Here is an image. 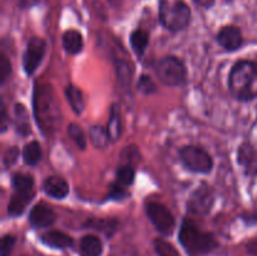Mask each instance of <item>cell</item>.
Listing matches in <instances>:
<instances>
[{
  "label": "cell",
  "mask_w": 257,
  "mask_h": 256,
  "mask_svg": "<svg viewBox=\"0 0 257 256\" xmlns=\"http://www.w3.org/2000/svg\"><path fill=\"white\" fill-rule=\"evenodd\" d=\"M160 22L171 32L186 29L191 22V9L183 0H160Z\"/></svg>",
  "instance_id": "4"
},
{
  "label": "cell",
  "mask_w": 257,
  "mask_h": 256,
  "mask_svg": "<svg viewBox=\"0 0 257 256\" xmlns=\"http://www.w3.org/2000/svg\"><path fill=\"white\" fill-rule=\"evenodd\" d=\"M23 160L27 165L35 166L42 160V147L37 141L27 143L23 150Z\"/></svg>",
  "instance_id": "23"
},
{
  "label": "cell",
  "mask_w": 257,
  "mask_h": 256,
  "mask_svg": "<svg viewBox=\"0 0 257 256\" xmlns=\"http://www.w3.org/2000/svg\"><path fill=\"white\" fill-rule=\"evenodd\" d=\"M178 237L183 247L191 255L207 253L215 250L218 245L212 233L200 230V227L191 220L183 221Z\"/></svg>",
  "instance_id": "3"
},
{
  "label": "cell",
  "mask_w": 257,
  "mask_h": 256,
  "mask_svg": "<svg viewBox=\"0 0 257 256\" xmlns=\"http://www.w3.org/2000/svg\"><path fill=\"white\" fill-rule=\"evenodd\" d=\"M42 242L53 248H67L73 246V238L62 231H49L42 236Z\"/></svg>",
  "instance_id": "15"
},
{
  "label": "cell",
  "mask_w": 257,
  "mask_h": 256,
  "mask_svg": "<svg viewBox=\"0 0 257 256\" xmlns=\"http://www.w3.org/2000/svg\"><path fill=\"white\" fill-rule=\"evenodd\" d=\"M12 185L14 190L34 191V178L24 173H15L12 178Z\"/></svg>",
  "instance_id": "26"
},
{
  "label": "cell",
  "mask_w": 257,
  "mask_h": 256,
  "mask_svg": "<svg viewBox=\"0 0 257 256\" xmlns=\"http://www.w3.org/2000/svg\"><path fill=\"white\" fill-rule=\"evenodd\" d=\"M8 125V117H7V110H5L4 103L2 104V122H0V127H2L3 132H5Z\"/></svg>",
  "instance_id": "35"
},
{
  "label": "cell",
  "mask_w": 257,
  "mask_h": 256,
  "mask_svg": "<svg viewBox=\"0 0 257 256\" xmlns=\"http://www.w3.org/2000/svg\"><path fill=\"white\" fill-rule=\"evenodd\" d=\"M10 72H12L10 60L8 59V57L4 53H2V54H0V80H2V83H4L5 80L8 79Z\"/></svg>",
  "instance_id": "33"
},
{
  "label": "cell",
  "mask_w": 257,
  "mask_h": 256,
  "mask_svg": "<svg viewBox=\"0 0 257 256\" xmlns=\"http://www.w3.org/2000/svg\"><path fill=\"white\" fill-rule=\"evenodd\" d=\"M15 127L22 136H27L30 133L29 113L23 104L15 105Z\"/></svg>",
  "instance_id": "22"
},
{
  "label": "cell",
  "mask_w": 257,
  "mask_h": 256,
  "mask_svg": "<svg viewBox=\"0 0 257 256\" xmlns=\"http://www.w3.org/2000/svg\"><path fill=\"white\" fill-rule=\"evenodd\" d=\"M237 161L248 176L257 175V146L245 142L237 151Z\"/></svg>",
  "instance_id": "11"
},
{
  "label": "cell",
  "mask_w": 257,
  "mask_h": 256,
  "mask_svg": "<svg viewBox=\"0 0 257 256\" xmlns=\"http://www.w3.org/2000/svg\"><path fill=\"white\" fill-rule=\"evenodd\" d=\"M63 48L69 54H78L83 49V38L78 30L70 29L63 34Z\"/></svg>",
  "instance_id": "17"
},
{
  "label": "cell",
  "mask_w": 257,
  "mask_h": 256,
  "mask_svg": "<svg viewBox=\"0 0 257 256\" xmlns=\"http://www.w3.org/2000/svg\"><path fill=\"white\" fill-rule=\"evenodd\" d=\"M108 3L110 5H113V7H119L122 4V0H108Z\"/></svg>",
  "instance_id": "38"
},
{
  "label": "cell",
  "mask_w": 257,
  "mask_h": 256,
  "mask_svg": "<svg viewBox=\"0 0 257 256\" xmlns=\"http://www.w3.org/2000/svg\"><path fill=\"white\" fill-rule=\"evenodd\" d=\"M228 88L238 100L257 97V62L240 60L233 65L228 77Z\"/></svg>",
  "instance_id": "2"
},
{
  "label": "cell",
  "mask_w": 257,
  "mask_h": 256,
  "mask_svg": "<svg viewBox=\"0 0 257 256\" xmlns=\"http://www.w3.org/2000/svg\"><path fill=\"white\" fill-rule=\"evenodd\" d=\"M107 132L109 135L110 142H117L118 138L122 135V120H120V109L118 104H112L110 107V115L108 120Z\"/></svg>",
  "instance_id": "16"
},
{
  "label": "cell",
  "mask_w": 257,
  "mask_h": 256,
  "mask_svg": "<svg viewBox=\"0 0 257 256\" xmlns=\"http://www.w3.org/2000/svg\"><path fill=\"white\" fill-rule=\"evenodd\" d=\"M65 97H67L68 103L72 107L73 112L75 114H82L83 110H84V98H83L82 90L75 85H69L65 89Z\"/></svg>",
  "instance_id": "21"
},
{
  "label": "cell",
  "mask_w": 257,
  "mask_h": 256,
  "mask_svg": "<svg viewBox=\"0 0 257 256\" xmlns=\"http://www.w3.org/2000/svg\"><path fill=\"white\" fill-rule=\"evenodd\" d=\"M44 192L50 197L55 198V200H63L69 193V186L68 182L62 177L58 176H50L44 181Z\"/></svg>",
  "instance_id": "14"
},
{
  "label": "cell",
  "mask_w": 257,
  "mask_h": 256,
  "mask_svg": "<svg viewBox=\"0 0 257 256\" xmlns=\"http://www.w3.org/2000/svg\"><path fill=\"white\" fill-rule=\"evenodd\" d=\"M131 45H132L133 52L137 54L138 58L142 57L145 54L146 49L148 47V43H150V35L146 32L145 29H136L135 32H132L130 38Z\"/></svg>",
  "instance_id": "20"
},
{
  "label": "cell",
  "mask_w": 257,
  "mask_h": 256,
  "mask_svg": "<svg viewBox=\"0 0 257 256\" xmlns=\"http://www.w3.org/2000/svg\"><path fill=\"white\" fill-rule=\"evenodd\" d=\"M136 177V171L135 168L131 165H123L120 167H118L117 172H115V178H117V182L119 185L128 187V186L132 185L135 182Z\"/></svg>",
  "instance_id": "25"
},
{
  "label": "cell",
  "mask_w": 257,
  "mask_h": 256,
  "mask_svg": "<svg viewBox=\"0 0 257 256\" xmlns=\"http://www.w3.org/2000/svg\"><path fill=\"white\" fill-rule=\"evenodd\" d=\"M247 251L252 255L257 256V240H252L247 243Z\"/></svg>",
  "instance_id": "37"
},
{
  "label": "cell",
  "mask_w": 257,
  "mask_h": 256,
  "mask_svg": "<svg viewBox=\"0 0 257 256\" xmlns=\"http://www.w3.org/2000/svg\"><path fill=\"white\" fill-rule=\"evenodd\" d=\"M146 212H147L151 222L161 233L171 235L173 232L176 220L173 213L167 208V206L160 202H150L146 206Z\"/></svg>",
  "instance_id": "8"
},
{
  "label": "cell",
  "mask_w": 257,
  "mask_h": 256,
  "mask_svg": "<svg viewBox=\"0 0 257 256\" xmlns=\"http://www.w3.org/2000/svg\"><path fill=\"white\" fill-rule=\"evenodd\" d=\"M183 167L195 173H208L213 168V160L207 151L198 146H185L180 151Z\"/></svg>",
  "instance_id": "6"
},
{
  "label": "cell",
  "mask_w": 257,
  "mask_h": 256,
  "mask_svg": "<svg viewBox=\"0 0 257 256\" xmlns=\"http://www.w3.org/2000/svg\"><path fill=\"white\" fill-rule=\"evenodd\" d=\"M15 245V237L13 235H5L2 238V256H9Z\"/></svg>",
  "instance_id": "34"
},
{
  "label": "cell",
  "mask_w": 257,
  "mask_h": 256,
  "mask_svg": "<svg viewBox=\"0 0 257 256\" xmlns=\"http://www.w3.org/2000/svg\"><path fill=\"white\" fill-rule=\"evenodd\" d=\"M138 90L142 93H145V94H151V93H155L156 92V84L153 83V80L151 79L148 75L143 74L142 77L140 78V80H138V85H137Z\"/></svg>",
  "instance_id": "31"
},
{
  "label": "cell",
  "mask_w": 257,
  "mask_h": 256,
  "mask_svg": "<svg viewBox=\"0 0 257 256\" xmlns=\"http://www.w3.org/2000/svg\"><path fill=\"white\" fill-rule=\"evenodd\" d=\"M117 74L118 78H119V82L123 84V87H128L130 83L132 82V64H130V62H127V60L120 59L117 63Z\"/></svg>",
  "instance_id": "27"
},
{
  "label": "cell",
  "mask_w": 257,
  "mask_h": 256,
  "mask_svg": "<svg viewBox=\"0 0 257 256\" xmlns=\"http://www.w3.org/2000/svg\"><path fill=\"white\" fill-rule=\"evenodd\" d=\"M68 135H69V137L72 138L73 142L77 145V147L79 150H84L87 147V137H85L84 132H83V130L78 124H75V123L69 124V127H68Z\"/></svg>",
  "instance_id": "28"
},
{
  "label": "cell",
  "mask_w": 257,
  "mask_h": 256,
  "mask_svg": "<svg viewBox=\"0 0 257 256\" xmlns=\"http://www.w3.org/2000/svg\"><path fill=\"white\" fill-rule=\"evenodd\" d=\"M155 72L158 80L167 87L182 85L187 78V69L183 62L173 55L161 59L156 64Z\"/></svg>",
  "instance_id": "5"
},
{
  "label": "cell",
  "mask_w": 257,
  "mask_h": 256,
  "mask_svg": "<svg viewBox=\"0 0 257 256\" xmlns=\"http://www.w3.org/2000/svg\"><path fill=\"white\" fill-rule=\"evenodd\" d=\"M84 227L100 231V232H103L109 237V236H112L117 231L118 221L113 220V218H89L84 223Z\"/></svg>",
  "instance_id": "19"
},
{
  "label": "cell",
  "mask_w": 257,
  "mask_h": 256,
  "mask_svg": "<svg viewBox=\"0 0 257 256\" xmlns=\"http://www.w3.org/2000/svg\"><path fill=\"white\" fill-rule=\"evenodd\" d=\"M89 138L92 145L98 150H104L110 142L109 135L107 132V128H103L100 125H93L89 130Z\"/></svg>",
  "instance_id": "24"
},
{
  "label": "cell",
  "mask_w": 257,
  "mask_h": 256,
  "mask_svg": "<svg viewBox=\"0 0 257 256\" xmlns=\"http://www.w3.org/2000/svg\"><path fill=\"white\" fill-rule=\"evenodd\" d=\"M193 2L197 5H200V7L206 8V9H208V8H211L215 4V0H193Z\"/></svg>",
  "instance_id": "36"
},
{
  "label": "cell",
  "mask_w": 257,
  "mask_h": 256,
  "mask_svg": "<svg viewBox=\"0 0 257 256\" xmlns=\"http://www.w3.org/2000/svg\"><path fill=\"white\" fill-rule=\"evenodd\" d=\"M80 253L82 256H100L103 251L102 241L95 235H85L80 240Z\"/></svg>",
  "instance_id": "18"
},
{
  "label": "cell",
  "mask_w": 257,
  "mask_h": 256,
  "mask_svg": "<svg viewBox=\"0 0 257 256\" xmlns=\"http://www.w3.org/2000/svg\"><path fill=\"white\" fill-rule=\"evenodd\" d=\"M34 191L14 190V193L10 197L9 205H8V213L12 217L22 215L34 197Z\"/></svg>",
  "instance_id": "13"
},
{
  "label": "cell",
  "mask_w": 257,
  "mask_h": 256,
  "mask_svg": "<svg viewBox=\"0 0 257 256\" xmlns=\"http://www.w3.org/2000/svg\"><path fill=\"white\" fill-rule=\"evenodd\" d=\"M55 218H57V215L53 207L45 202H38L37 205L33 206L29 213L30 223L37 228L49 227L55 222Z\"/></svg>",
  "instance_id": "10"
},
{
  "label": "cell",
  "mask_w": 257,
  "mask_h": 256,
  "mask_svg": "<svg viewBox=\"0 0 257 256\" xmlns=\"http://www.w3.org/2000/svg\"><path fill=\"white\" fill-rule=\"evenodd\" d=\"M155 250L158 256H181L177 248L170 243L168 241L162 238H156L155 240Z\"/></svg>",
  "instance_id": "29"
},
{
  "label": "cell",
  "mask_w": 257,
  "mask_h": 256,
  "mask_svg": "<svg viewBox=\"0 0 257 256\" xmlns=\"http://www.w3.org/2000/svg\"><path fill=\"white\" fill-rule=\"evenodd\" d=\"M128 196L127 190H125L124 186L119 185V183L115 181L112 185L109 186V192H108V198H112V200H124Z\"/></svg>",
  "instance_id": "30"
},
{
  "label": "cell",
  "mask_w": 257,
  "mask_h": 256,
  "mask_svg": "<svg viewBox=\"0 0 257 256\" xmlns=\"http://www.w3.org/2000/svg\"><path fill=\"white\" fill-rule=\"evenodd\" d=\"M34 115L38 125L45 135H52L60 125V109L52 89L48 85H40L34 89Z\"/></svg>",
  "instance_id": "1"
},
{
  "label": "cell",
  "mask_w": 257,
  "mask_h": 256,
  "mask_svg": "<svg viewBox=\"0 0 257 256\" xmlns=\"http://www.w3.org/2000/svg\"><path fill=\"white\" fill-rule=\"evenodd\" d=\"M215 195L212 188L206 183L198 186L187 200V211L196 216H205L212 210Z\"/></svg>",
  "instance_id": "7"
},
{
  "label": "cell",
  "mask_w": 257,
  "mask_h": 256,
  "mask_svg": "<svg viewBox=\"0 0 257 256\" xmlns=\"http://www.w3.org/2000/svg\"><path fill=\"white\" fill-rule=\"evenodd\" d=\"M19 150L18 147H9L5 151L4 156H3V162H4L5 167H12L17 163L18 158H19Z\"/></svg>",
  "instance_id": "32"
},
{
  "label": "cell",
  "mask_w": 257,
  "mask_h": 256,
  "mask_svg": "<svg viewBox=\"0 0 257 256\" xmlns=\"http://www.w3.org/2000/svg\"><path fill=\"white\" fill-rule=\"evenodd\" d=\"M217 42L225 50L233 52L242 45V33L235 25H227L218 32Z\"/></svg>",
  "instance_id": "12"
},
{
  "label": "cell",
  "mask_w": 257,
  "mask_h": 256,
  "mask_svg": "<svg viewBox=\"0 0 257 256\" xmlns=\"http://www.w3.org/2000/svg\"><path fill=\"white\" fill-rule=\"evenodd\" d=\"M47 43L42 38L34 37L29 40L24 55H23V68L28 75H32L42 63L45 54Z\"/></svg>",
  "instance_id": "9"
}]
</instances>
